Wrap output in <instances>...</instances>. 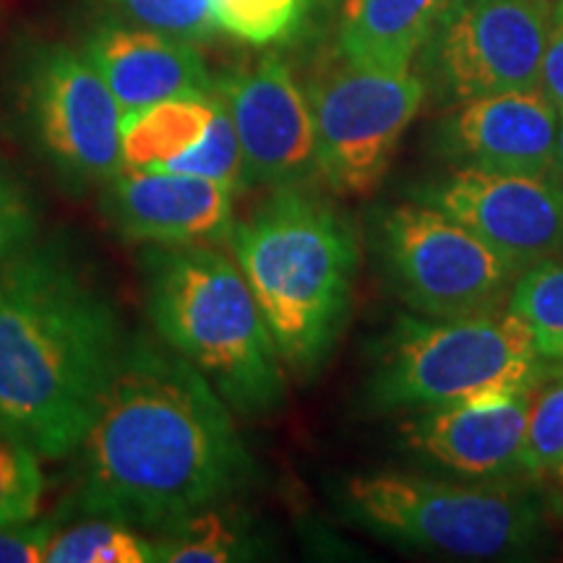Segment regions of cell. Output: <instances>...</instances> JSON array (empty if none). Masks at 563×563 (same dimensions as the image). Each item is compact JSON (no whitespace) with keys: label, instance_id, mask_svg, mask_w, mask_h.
Instances as JSON below:
<instances>
[{"label":"cell","instance_id":"cell-27","mask_svg":"<svg viewBox=\"0 0 563 563\" xmlns=\"http://www.w3.org/2000/svg\"><path fill=\"white\" fill-rule=\"evenodd\" d=\"M40 209L16 175L0 170V266L37 241Z\"/></svg>","mask_w":563,"mask_h":563},{"label":"cell","instance_id":"cell-5","mask_svg":"<svg viewBox=\"0 0 563 563\" xmlns=\"http://www.w3.org/2000/svg\"><path fill=\"white\" fill-rule=\"evenodd\" d=\"M548 368L527 323L509 308L446 321L399 316L378 347L365 394L376 412H426L534 389Z\"/></svg>","mask_w":563,"mask_h":563},{"label":"cell","instance_id":"cell-32","mask_svg":"<svg viewBox=\"0 0 563 563\" xmlns=\"http://www.w3.org/2000/svg\"><path fill=\"white\" fill-rule=\"evenodd\" d=\"M551 477H553V483H555V496H559V501L563 504V464H561L559 470H555Z\"/></svg>","mask_w":563,"mask_h":563},{"label":"cell","instance_id":"cell-6","mask_svg":"<svg viewBox=\"0 0 563 563\" xmlns=\"http://www.w3.org/2000/svg\"><path fill=\"white\" fill-rule=\"evenodd\" d=\"M342 514L391 545L454 559H522L543 543V511L522 493L412 473L355 475Z\"/></svg>","mask_w":563,"mask_h":563},{"label":"cell","instance_id":"cell-8","mask_svg":"<svg viewBox=\"0 0 563 563\" xmlns=\"http://www.w3.org/2000/svg\"><path fill=\"white\" fill-rule=\"evenodd\" d=\"M21 133L70 194L102 188L123 170V110L87 53L47 45L19 84Z\"/></svg>","mask_w":563,"mask_h":563},{"label":"cell","instance_id":"cell-23","mask_svg":"<svg viewBox=\"0 0 563 563\" xmlns=\"http://www.w3.org/2000/svg\"><path fill=\"white\" fill-rule=\"evenodd\" d=\"M42 456L30 443L0 428V527L30 522L45 496Z\"/></svg>","mask_w":563,"mask_h":563},{"label":"cell","instance_id":"cell-31","mask_svg":"<svg viewBox=\"0 0 563 563\" xmlns=\"http://www.w3.org/2000/svg\"><path fill=\"white\" fill-rule=\"evenodd\" d=\"M329 3H332V0H306V19L311 16L313 11H323Z\"/></svg>","mask_w":563,"mask_h":563},{"label":"cell","instance_id":"cell-19","mask_svg":"<svg viewBox=\"0 0 563 563\" xmlns=\"http://www.w3.org/2000/svg\"><path fill=\"white\" fill-rule=\"evenodd\" d=\"M159 532L154 551L157 561L167 563H230L264 553L258 532L251 530L241 514L222 509V504L183 517Z\"/></svg>","mask_w":563,"mask_h":563},{"label":"cell","instance_id":"cell-13","mask_svg":"<svg viewBox=\"0 0 563 563\" xmlns=\"http://www.w3.org/2000/svg\"><path fill=\"white\" fill-rule=\"evenodd\" d=\"M235 194L201 175L123 167L100 188V211L131 243L211 245L235 230Z\"/></svg>","mask_w":563,"mask_h":563},{"label":"cell","instance_id":"cell-21","mask_svg":"<svg viewBox=\"0 0 563 563\" xmlns=\"http://www.w3.org/2000/svg\"><path fill=\"white\" fill-rule=\"evenodd\" d=\"M47 563H152L154 540L139 527L108 517H87L79 525L58 527L47 548Z\"/></svg>","mask_w":563,"mask_h":563},{"label":"cell","instance_id":"cell-28","mask_svg":"<svg viewBox=\"0 0 563 563\" xmlns=\"http://www.w3.org/2000/svg\"><path fill=\"white\" fill-rule=\"evenodd\" d=\"M55 530H58V519L37 517L30 522L0 527V563L45 561Z\"/></svg>","mask_w":563,"mask_h":563},{"label":"cell","instance_id":"cell-2","mask_svg":"<svg viewBox=\"0 0 563 563\" xmlns=\"http://www.w3.org/2000/svg\"><path fill=\"white\" fill-rule=\"evenodd\" d=\"M102 285L58 241L0 266V428L42 460L74 454L123 352Z\"/></svg>","mask_w":563,"mask_h":563},{"label":"cell","instance_id":"cell-25","mask_svg":"<svg viewBox=\"0 0 563 563\" xmlns=\"http://www.w3.org/2000/svg\"><path fill=\"white\" fill-rule=\"evenodd\" d=\"M217 87H220V84H217ZM167 170L201 175V178L220 180L224 186L235 188V191H243L245 180H243L241 144H238L235 123H232L230 104L224 100V95L220 100V108L214 112V121H211L201 144L188 154H183L180 159H175Z\"/></svg>","mask_w":563,"mask_h":563},{"label":"cell","instance_id":"cell-9","mask_svg":"<svg viewBox=\"0 0 563 563\" xmlns=\"http://www.w3.org/2000/svg\"><path fill=\"white\" fill-rule=\"evenodd\" d=\"M319 178L336 194L365 196L382 186L405 131L426 102L420 76L378 74L329 63L308 81Z\"/></svg>","mask_w":563,"mask_h":563},{"label":"cell","instance_id":"cell-11","mask_svg":"<svg viewBox=\"0 0 563 563\" xmlns=\"http://www.w3.org/2000/svg\"><path fill=\"white\" fill-rule=\"evenodd\" d=\"M415 201L462 222L519 269L563 253V183L555 175L452 167L420 183Z\"/></svg>","mask_w":563,"mask_h":563},{"label":"cell","instance_id":"cell-14","mask_svg":"<svg viewBox=\"0 0 563 563\" xmlns=\"http://www.w3.org/2000/svg\"><path fill=\"white\" fill-rule=\"evenodd\" d=\"M561 115L543 89L501 91L456 104L435 125L433 144L452 167L555 175Z\"/></svg>","mask_w":563,"mask_h":563},{"label":"cell","instance_id":"cell-22","mask_svg":"<svg viewBox=\"0 0 563 563\" xmlns=\"http://www.w3.org/2000/svg\"><path fill=\"white\" fill-rule=\"evenodd\" d=\"M563 464V365H553L532 391L522 475L543 481Z\"/></svg>","mask_w":563,"mask_h":563},{"label":"cell","instance_id":"cell-20","mask_svg":"<svg viewBox=\"0 0 563 563\" xmlns=\"http://www.w3.org/2000/svg\"><path fill=\"white\" fill-rule=\"evenodd\" d=\"M506 308L527 323L538 355L563 365V262L545 258L522 269Z\"/></svg>","mask_w":563,"mask_h":563},{"label":"cell","instance_id":"cell-24","mask_svg":"<svg viewBox=\"0 0 563 563\" xmlns=\"http://www.w3.org/2000/svg\"><path fill=\"white\" fill-rule=\"evenodd\" d=\"M217 26L251 45L285 40L306 21V0H211Z\"/></svg>","mask_w":563,"mask_h":563},{"label":"cell","instance_id":"cell-17","mask_svg":"<svg viewBox=\"0 0 563 563\" xmlns=\"http://www.w3.org/2000/svg\"><path fill=\"white\" fill-rule=\"evenodd\" d=\"M446 0H344L336 45L352 66L407 74Z\"/></svg>","mask_w":563,"mask_h":563},{"label":"cell","instance_id":"cell-15","mask_svg":"<svg viewBox=\"0 0 563 563\" xmlns=\"http://www.w3.org/2000/svg\"><path fill=\"white\" fill-rule=\"evenodd\" d=\"M532 391L496 394L426 410L405 426L407 449L470 481L501 483L522 475Z\"/></svg>","mask_w":563,"mask_h":563},{"label":"cell","instance_id":"cell-18","mask_svg":"<svg viewBox=\"0 0 563 563\" xmlns=\"http://www.w3.org/2000/svg\"><path fill=\"white\" fill-rule=\"evenodd\" d=\"M222 91L199 97H178L123 118V167L167 170L175 159L188 154L207 136Z\"/></svg>","mask_w":563,"mask_h":563},{"label":"cell","instance_id":"cell-7","mask_svg":"<svg viewBox=\"0 0 563 563\" xmlns=\"http://www.w3.org/2000/svg\"><path fill=\"white\" fill-rule=\"evenodd\" d=\"M373 245L394 292L426 319L501 311L522 274L473 230L420 201L384 209Z\"/></svg>","mask_w":563,"mask_h":563},{"label":"cell","instance_id":"cell-1","mask_svg":"<svg viewBox=\"0 0 563 563\" xmlns=\"http://www.w3.org/2000/svg\"><path fill=\"white\" fill-rule=\"evenodd\" d=\"M232 415L194 365L150 336H133L74 452L76 509L165 530L228 504L256 475Z\"/></svg>","mask_w":563,"mask_h":563},{"label":"cell","instance_id":"cell-16","mask_svg":"<svg viewBox=\"0 0 563 563\" xmlns=\"http://www.w3.org/2000/svg\"><path fill=\"white\" fill-rule=\"evenodd\" d=\"M84 53L121 104L123 118L152 104L199 97L214 89L207 63L194 42L144 26H100Z\"/></svg>","mask_w":563,"mask_h":563},{"label":"cell","instance_id":"cell-29","mask_svg":"<svg viewBox=\"0 0 563 563\" xmlns=\"http://www.w3.org/2000/svg\"><path fill=\"white\" fill-rule=\"evenodd\" d=\"M540 89L563 118V0L553 5L551 30H548L543 70H540Z\"/></svg>","mask_w":563,"mask_h":563},{"label":"cell","instance_id":"cell-30","mask_svg":"<svg viewBox=\"0 0 563 563\" xmlns=\"http://www.w3.org/2000/svg\"><path fill=\"white\" fill-rule=\"evenodd\" d=\"M555 178L563 183V118L559 125V150H555Z\"/></svg>","mask_w":563,"mask_h":563},{"label":"cell","instance_id":"cell-26","mask_svg":"<svg viewBox=\"0 0 563 563\" xmlns=\"http://www.w3.org/2000/svg\"><path fill=\"white\" fill-rule=\"evenodd\" d=\"M131 21L188 42L209 40L217 26L211 0H112Z\"/></svg>","mask_w":563,"mask_h":563},{"label":"cell","instance_id":"cell-3","mask_svg":"<svg viewBox=\"0 0 563 563\" xmlns=\"http://www.w3.org/2000/svg\"><path fill=\"white\" fill-rule=\"evenodd\" d=\"M230 241L282 363L311 376L350 316L361 258L350 220L308 186L274 188Z\"/></svg>","mask_w":563,"mask_h":563},{"label":"cell","instance_id":"cell-12","mask_svg":"<svg viewBox=\"0 0 563 563\" xmlns=\"http://www.w3.org/2000/svg\"><path fill=\"white\" fill-rule=\"evenodd\" d=\"M217 84L235 123L245 188L308 186L319 178L311 102L279 55H264Z\"/></svg>","mask_w":563,"mask_h":563},{"label":"cell","instance_id":"cell-4","mask_svg":"<svg viewBox=\"0 0 563 563\" xmlns=\"http://www.w3.org/2000/svg\"><path fill=\"white\" fill-rule=\"evenodd\" d=\"M141 285L159 342L194 365L241 418L285 402V368L241 266L214 245H150Z\"/></svg>","mask_w":563,"mask_h":563},{"label":"cell","instance_id":"cell-10","mask_svg":"<svg viewBox=\"0 0 563 563\" xmlns=\"http://www.w3.org/2000/svg\"><path fill=\"white\" fill-rule=\"evenodd\" d=\"M551 13L548 0H446L420 51V79L454 104L538 89Z\"/></svg>","mask_w":563,"mask_h":563}]
</instances>
